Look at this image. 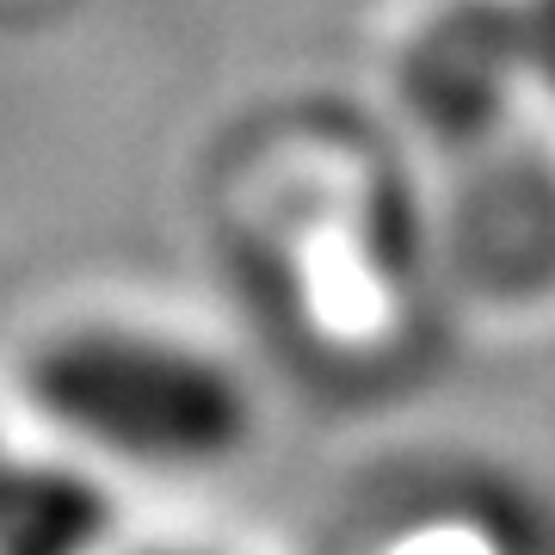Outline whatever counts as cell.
I'll use <instances>...</instances> for the list:
<instances>
[{"instance_id":"3957f363","label":"cell","mask_w":555,"mask_h":555,"mask_svg":"<svg viewBox=\"0 0 555 555\" xmlns=\"http://www.w3.org/2000/svg\"><path fill=\"white\" fill-rule=\"evenodd\" d=\"M518 43H525V68L555 93V0H525Z\"/></svg>"},{"instance_id":"7a4b0ae2","label":"cell","mask_w":555,"mask_h":555,"mask_svg":"<svg viewBox=\"0 0 555 555\" xmlns=\"http://www.w3.org/2000/svg\"><path fill=\"white\" fill-rule=\"evenodd\" d=\"M118 525L105 481L0 433V555H100Z\"/></svg>"},{"instance_id":"6da1fadb","label":"cell","mask_w":555,"mask_h":555,"mask_svg":"<svg viewBox=\"0 0 555 555\" xmlns=\"http://www.w3.org/2000/svg\"><path fill=\"white\" fill-rule=\"evenodd\" d=\"M31 401L100 456L210 476L254 444L259 408L235 364L137 321H75L31 352Z\"/></svg>"},{"instance_id":"277c9868","label":"cell","mask_w":555,"mask_h":555,"mask_svg":"<svg viewBox=\"0 0 555 555\" xmlns=\"http://www.w3.org/2000/svg\"><path fill=\"white\" fill-rule=\"evenodd\" d=\"M160 555H204V550H160Z\"/></svg>"}]
</instances>
